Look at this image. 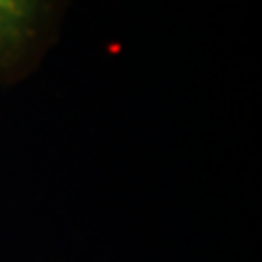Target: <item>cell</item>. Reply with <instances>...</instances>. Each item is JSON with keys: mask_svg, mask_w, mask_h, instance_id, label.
<instances>
[{"mask_svg": "<svg viewBox=\"0 0 262 262\" xmlns=\"http://www.w3.org/2000/svg\"><path fill=\"white\" fill-rule=\"evenodd\" d=\"M70 0H0V88L42 68L63 31Z\"/></svg>", "mask_w": 262, "mask_h": 262, "instance_id": "obj_1", "label": "cell"}]
</instances>
